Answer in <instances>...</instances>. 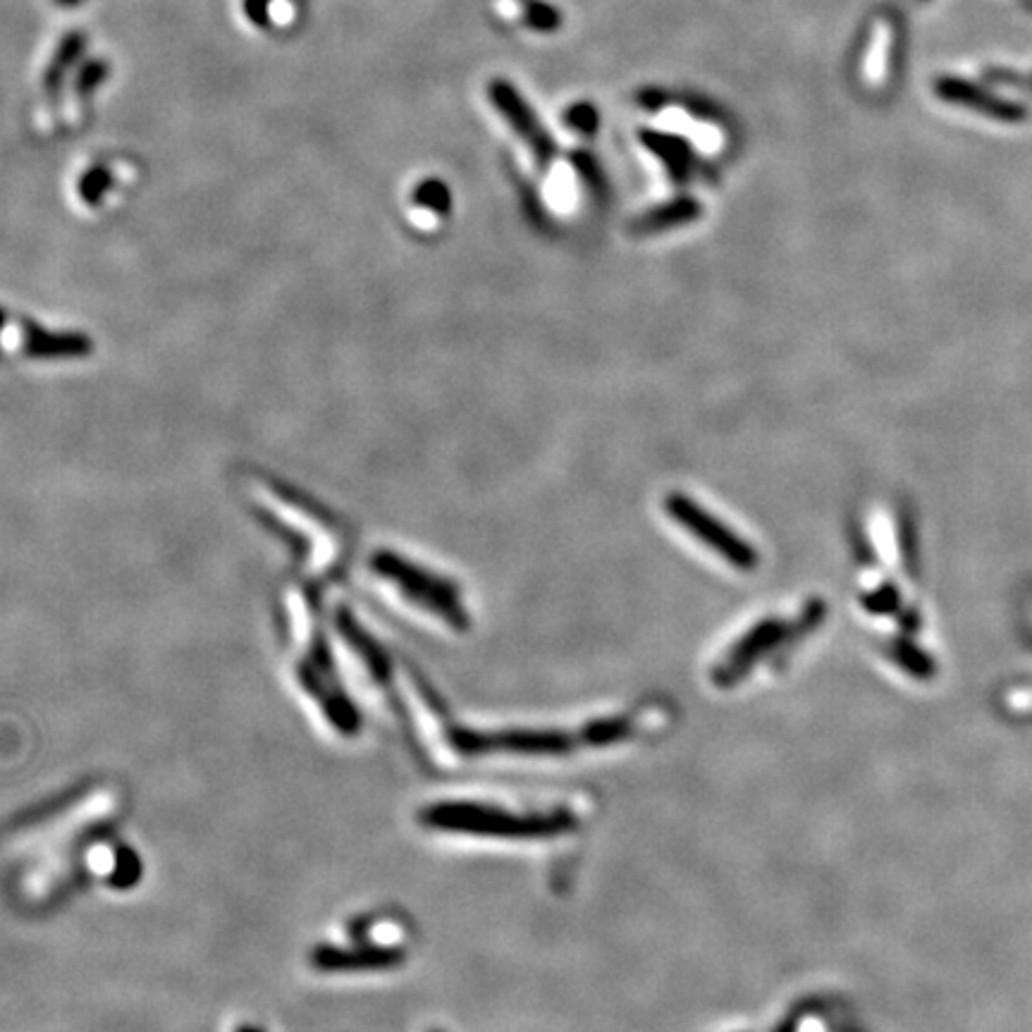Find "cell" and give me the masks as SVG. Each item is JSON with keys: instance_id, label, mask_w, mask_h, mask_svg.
<instances>
[{"instance_id": "obj_1", "label": "cell", "mask_w": 1032, "mask_h": 1032, "mask_svg": "<svg viewBox=\"0 0 1032 1032\" xmlns=\"http://www.w3.org/2000/svg\"><path fill=\"white\" fill-rule=\"evenodd\" d=\"M677 724V708L664 698H639L622 705L579 710L558 718L452 720L450 751L462 765H585L633 753L662 741Z\"/></svg>"}, {"instance_id": "obj_2", "label": "cell", "mask_w": 1032, "mask_h": 1032, "mask_svg": "<svg viewBox=\"0 0 1032 1032\" xmlns=\"http://www.w3.org/2000/svg\"><path fill=\"white\" fill-rule=\"evenodd\" d=\"M598 801L579 789H473L423 803L417 824L454 844L498 851H548L593 830Z\"/></svg>"}, {"instance_id": "obj_3", "label": "cell", "mask_w": 1032, "mask_h": 1032, "mask_svg": "<svg viewBox=\"0 0 1032 1032\" xmlns=\"http://www.w3.org/2000/svg\"><path fill=\"white\" fill-rule=\"evenodd\" d=\"M824 617V602L811 600L796 617L768 614L755 619L708 662V689L734 695L753 689L758 681L782 677L793 653L820 629Z\"/></svg>"}, {"instance_id": "obj_4", "label": "cell", "mask_w": 1032, "mask_h": 1032, "mask_svg": "<svg viewBox=\"0 0 1032 1032\" xmlns=\"http://www.w3.org/2000/svg\"><path fill=\"white\" fill-rule=\"evenodd\" d=\"M375 571L385 577L402 598L411 605L431 614L454 633H464L471 629V612L462 589L450 579L438 577L433 571L421 569L394 554H378Z\"/></svg>"}, {"instance_id": "obj_5", "label": "cell", "mask_w": 1032, "mask_h": 1032, "mask_svg": "<svg viewBox=\"0 0 1032 1032\" xmlns=\"http://www.w3.org/2000/svg\"><path fill=\"white\" fill-rule=\"evenodd\" d=\"M409 959V930L394 918H380L371 925L367 942L349 946H321L313 951V965L323 973H385Z\"/></svg>"}, {"instance_id": "obj_6", "label": "cell", "mask_w": 1032, "mask_h": 1032, "mask_svg": "<svg viewBox=\"0 0 1032 1032\" xmlns=\"http://www.w3.org/2000/svg\"><path fill=\"white\" fill-rule=\"evenodd\" d=\"M294 639L301 645V662H299V681L304 691L319 703L321 712L330 727L342 737H357L361 729V714L352 698L347 695L344 687L332 670L330 662L313 655V629L309 622V614L299 612L294 614Z\"/></svg>"}, {"instance_id": "obj_7", "label": "cell", "mask_w": 1032, "mask_h": 1032, "mask_svg": "<svg viewBox=\"0 0 1032 1032\" xmlns=\"http://www.w3.org/2000/svg\"><path fill=\"white\" fill-rule=\"evenodd\" d=\"M664 512L679 529H684L698 543L710 548L727 564L739 571H751L758 567V550L684 492H670L664 498Z\"/></svg>"}, {"instance_id": "obj_8", "label": "cell", "mask_w": 1032, "mask_h": 1032, "mask_svg": "<svg viewBox=\"0 0 1032 1032\" xmlns=\"http://www.w3.org/2000/svg\"><path fill=\"white\" fill-rule=\"evenodd\" d=\"M116 808V796L113 791H97L87 796L84 801H79L77 805L62 811L60 815H53L51 820H46L41 828L31 830L24 839L27 846H39V844H53L56 839L79 832L93 820H99L108 815Z\"/></svg>"}, {"instance_id": "obj_9", "label": "cell", "mask_w": 1032, "mask_h": 1032, "mask_svg": "<svg viewBox=\"0 0 1032 1032\" xmlns=\"http://www.w3.org/2000/svg\"><path fill=\"white\" fill-rule=\"evenodd\" d=\"M698 216H701V206L691 199H679L674 203H664L660 206V209L639 218L637 226H633V232H639V234L664 232L677 226H684V222H691Z\"/></svg>"}, {"instance_id": "obj_10", "label": "cell", "mask_w": 1032, "mask_h": 1032, "mask_svg": "<svg viewBox=\"0 0 1032 1032\" xmlns=\"http://www.w3.org/2000/svg\"><path fill=\"white\" fill-rule=\"evenodd\" d=\"M113 882L118 886H127V884H132L137 882V875H139V859L132 853V851H118L116 855V863H113Z\"/></svg>"}, {"instance_id": "obj_11", "label": "cell", "mask_w": 1032, "mask_h": 1032, "mask_svg": "<svg viewBox=\"0 0 1032 1032\" xmlns=\"http://www.w3.org/2000/svg\"><path fill=\"white\" fill-rule=\"evenodd\" d=\"M237 1032H263V1030H261V1028H253V1025H244V1028H240Z\"/></svg>"}, {"instance_id": "obj_12", "label": "cell", "mask_w": 1032, "mask_h": 1032, "mask_svg": "<svg viewBox=\"0 0 1032 1032\" xmlns=\"http://www.w3.org/2000/svg\"><path fill=\"white\" fill-rule=\"evenodd\" d=\"M431 1032H442V1030H431Z\"/></svg>"}]
</instances>
